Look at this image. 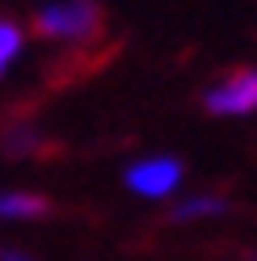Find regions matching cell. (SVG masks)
<instances>
[{"mask_svg":"<svg viewBox=\"0 0 257 261\" xmlns=\"http://www.w3.org/2000/svg\"><path fill=\"white\" fill-rule=\"evenodd\" d=\"M21 42H25V38H21L17 25H13V21H0V76H5L9 63L21 55Z\"/></svg>","mask_w":257,"mask_h":261,"instance_id":"cell-6","label":"cell"},{"mask_svg":"<svg viewBox=\"0 0 257 261\" xmlns=\"http://www.w3.org/2000/svg\"><path fill=\"white\" fill-rule=\"evenodd\" d=\"M253 261H257V257H253Z\"/></svg>","mask_w":257,"mask_h":261,"instance_id":"cell-9","label":"cell"},{"mask_svg":"<svg viewBox=\"0 0 257 261\" xmlns=\"http://www.w3.org/2000/svg\"><path fill=\"white\" fill-rule=\"evenodd\" d=\"M207 114H219V118H245L257 110V68H240L232 76H223L215 89L202 93Z\"/></svg>","mask_w":257,"mask_h":261,"instance_id":"cell-3","label":"cell"},{"mask_svg":"<svg viewBox=\"0 0 257 261\" xmlns=\"http://www.w3.org/2000/svg\"><path fill=\"white\" fill-rule=\"evenodd\" d=\"M0 261H34L25 249H9V244H0Z\"/></svg>","mask_w":257,"mask_h":261,"instance_id":"cell-8","label":"cell"},{"mask_svg":"<svg viewBox=\"0 0 257 261\" xmlns=\"http://www.w3.org/2000/svg\"><path fill=\"white\" fill-rule=\"evenodd\" d=\"M51 215V198L34 190H5L0 194V223H34Z\"/></svg>","mask_w":257,"mask_h":261,"instance_id":"cell-4","label":"cell"},{"mask_svg":"<svg viewBox=\"0 0 257 261\" xmlns=\"http://www.w3.org/2000/svg\"><path fill=\"white\" fill-rule=\"evenodd\" d=\"M38 148H42V139L34 135V126H13L5 135V152H13V156H34Z\"/></svg>","mask_w":257,"mask_h":261,"instance_id":"cell-7","label":"cell"},{"mask_svg":"<svg viewBox=\"0 0 257 261\" xmlns=\"http://www.w3.org/2000/svg\"><path fill=\"white\" fill-rule=\"evenodd\" d=\"M219 215H228L223 194H194V198H182L169 211V223H202V219H219Z\"/></svg>","mask_w":257,"mask_h":261,"instance_id":"cell-5","label":"cell"},{"mask_svg":"<svg viewBox=\"0 0 257 261\" xmlns=\"http://www.w3.org/2000/svg\"><path fill=\"white\" fill-rule=\"evenodd\" d=\"M34 30L42 38H63V42H89L101 30V9L97 0H63V5H46Z\"/></svg>","mask_w":257,"mask_h":261,"instance_id":"cell-1","label":"cell"},{"mask_svg":"<svg viewBox=\"0 0 257 261\" xmlns=\"http://www.w3.org/2000/svg\"><path fill=\"white\" fill-rule=\"evenodd\" d=\"M122 186L131 194H139V198H148V202L173 198L182 186V160L177 156H143L122 173Z\"/></svg>","mask_w":257,"mask_h":261,"instance_id":"cell-2","label":"cell"}]
</instances>
